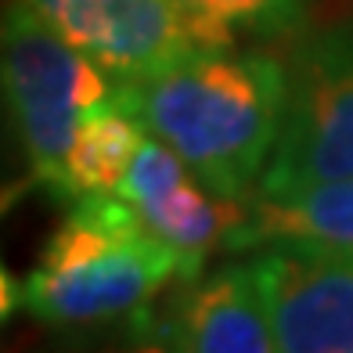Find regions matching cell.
Returning a JSON list of instances; mask_svg holds the SVG:
<instances>
[{
	"instance_id": "cell-9",
	"label": "cell",
	"mask_w": 353,
	"mask_h": 353,
	"mask_svg": "<svg viewBox=\"0 0 353 353\" xmlns=\"http://www.w3.org/2000/svg\"><path fill=\"white\" fill-rule=\"evenodd\" d=\"M137 213L148 223L152 234H159L173 249H181L184 260L191 263V270L199 274L205 256L216 245L231 249V238L242 231V223L249 220V205H242V199L216 195V191H210L199 176H188V181H181L170 191V195L141 205Z\"/></svg>"
},
{
	"instance_id": "cell-1",
	"label": "cell",
	"mask_w": 353,
	"mask_h": 353,
	"mask_svg": "<svg viewBox=\"0 0 353 353\" xmlns=\"http://www.w3.org/2000/svg\"><path fill=\"white\" fill-rule=\"evenodd\" d=\"M116 101L191 166L216 195L242 199L274 155L288 101V65L270 54L202 47L116 87Z\"/></svg>"
},
{
	"instance_id": "cell-4",
	"label": "cell",
	"mask_w": 353,
	"mask_h": 353,
	"mask_svg": "<svg viewBox=\"0 0 353 353\" xmlns=\"http://www.w3.org/2000/svg\"><path fill=\"white\" fill-rule=\"evenodd\" d=\"M346 176H353V19L296 47L281 134L256 191Z\"/></svg>"
},
{
	"instance_id": "cell-11",
	"label": "cell",
	"mask_w": 353,
	"mask_h": 353,
	"mask_svg": "<svg viewBox=\"0 0 353 353\" xmlns=\"http://www.w3.org/2000/svg\"><path fill=\"white\" fill-rule=\"evenodd\" d=\"M181 4L220 43H234L238 33H281L296 26L307 0H181Z\"/></svg>"
},
{
	"instance_id": "cell-7",
	"label": "cell",
	"mask_w": 353,
	"mask_h": 353,
	"mask_svg": "<svg viewBox=\"0 0 353 353\" xmlns=\"http://www.w3.org/2000/svg\"><path fill=\"white\" fill-rule=\"evenodd\" d=\"M173 321L184 353H281L252 260L191 285Z\"/></svg>"
},
{
	"instance_id": "cell-8",
	"label": "cell",
	"mask_w": 353,
	"mask_h": 353,
	"mask_svg": "<svg viewBox=\"0 0 353 353\" xmlns=\"http://www.w3.org/2000/svg\"><path fill=\"white\" fill-rule=\"evenodd\" d=\"M267 242H317L353 249V176L256 191L249 220L231 238V249H260Z\"/></svg>"
},
{
	"instance_id": "cell-13",
	"label": "cell",
	"mask_w": 353,
	"mask_h": 353,
	"mask_svg": "<svg viewBox=\"0 0 353 353\" xmlns=\"http://www.w3.org/2000/svg\"><path fill=\"white\" fill-rule=\"evenodd\" d=\"M188 176H195V173H191V166L184 163V159L176 155L166 141L148 134L144 144H141V152L134 155L130 170H126L123 184L116 188V195L123 202H130L134 210H141V205L170 195V191L181 181H188Z\"/></svg>"
},
{
	"instance_id": "cell-10",
	"label": "cell",
	"mask_w": 353,
	"mask_h": 353,
	"mask_svg": "<svg viewBox=\"0 0 353 353\" xmlns=\"http://www.w3.org/2000/svg\"><path fill=\"white\" fill-rule=\"evenodd\" d=\"M148 130L126 112L116 98L90 108L76 130L65 181H69V202L90 191H116L130 170L134 155L141 152Z\"/></svg>"
},
{
	"instance_id": "cell-6",
	"label": "cell",
	"mask_w": 353,
	"mask_h": 353,
	"mask_svg": "<svg viewBox=\"0 0 353 353\" xmlns=\"http://www.w3.org/2000/svg\"><path fill=\"white\" fill-rule=\"evenodd\" d=\"M252 267L281 353H353V249L267 242Z\"/></svg>"
},
{
	"instance_id": "cell-2",
	"label": "cell",
	"mask_w": 353,
	"mask_h": 353,
	"mask_svg": "<svg viewBox=\"0 0 353 353\" xmlns=\"http://www.w3.org/2000/svg\"><path fill=\"white\" fill-rule=\"evenodd\" d=\"M173 278L199 274L181 249L148 231L130 202L116 191H90L72 199L65 223L19 285V307L47 328H105L148 310Z\"/></svg>"
},
{
	"instance_id": "cell-3",
	"label": "cell",
	"mask_w": 353,
	"mask_h": 353,
	"mask_svg": "<svg viewBox=\"0 0 353 353\" xmlns=\"http://www.w3.org/2000/svg\"><path fill=\"white\" fill-rule=\"evenodd\" d=\"M116 79L26 4L4 11V101L29 181L69 202L65 163L83 116L116 98Z\"/></svg>"
},
{
	"instance_id": "cell-12",
	"label": "cell",
	"mask_w": 353,
	"mask_h": 353,
	"mask_svg": "<svg viewBox=\"0 0 353 353\" xmlns=\"http://www.w3.org/2000/svg\"><path fill=\"white\" fill-rule=\"evenodd\" d=\"M76 353H184L173 317H159L152 307L105 328L79 332Z\"/></svg>"
},
{
	"instance_id": "cell-5",
	"label": "cell",
	"mask_w": 353,
	"mask_h": 353,
	"mask_svg": "<svg viewBox=\"0 0 353 353\" xmlns=\"http://www.w3.org/2000/svg\"><path fill=\"white\" fill-rule=\"evenodd\" d=\"M61 40L116 79L134 83L220 43L181 0H19Z\"/></svg>"
}]
</instances>
